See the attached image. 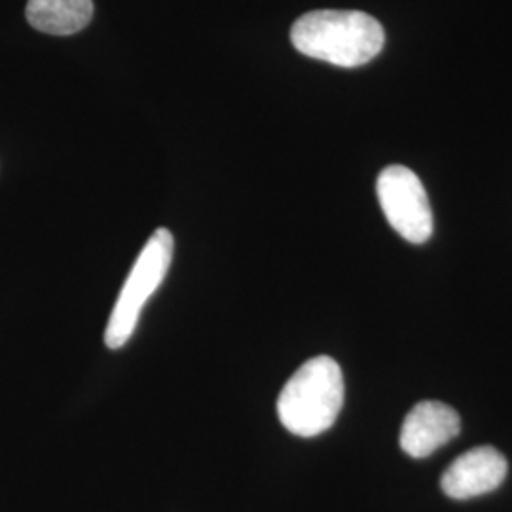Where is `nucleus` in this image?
Wrapping results in <instances>:
<instances>
[{"label": "nucleus", "instance_id": "obj_5", "mask_svg": "<svg viewBox=\"0 0 512 512\" xmlns=\"http://www.w3.org/2000/svg\"><path fill=\"white\" fill-rule=\"evenodd\" d=\"M509 471L505 456L494 446H478L461 454L440 478L442 492L452 499H471L497 490Z\"/></svg>", "mask_w": 512, "mask_h": 512}, {"label": "nucleus", "instance_id": "obj_1", "mask_svg": "<svg viewBox=\"0 0 512 512\" xmlns=\"http://www.w3.org/2000/svg\"><path fill=\"white\" fill-rule=\"evenodd\" d=\"M293 46L300 54L338 67H361L382 52L384 27L355 10H315L294 21Z\"/></svg>", "mask_w": 512, "mask_h": 512}, {"label": "nucleus", "instance_id": "obj_6", "mask_svg": "<svg viewBox=\"0 0 512 512\" xmlns=\"http://www.w3.org/2000/svg\"><path fill=\"white\" fill-rule=\"evenodd\" d=\"M461 431L458 412L439 401H421L404 418L401 448L414 459L429 458Z\"/></svg>", "mask_w": 512, "mask_h": 512}, {"label": "nucleus", "instance_id": "obj_2", "mask_svg": "<svg viewBox=\"0 0 512 512\" xmlns=\"http://www.w3.org/2000/svg\"><path fill=\"white\" fill-rule=\"evenodd\" d=\"M344 374L327 355L300 366L281 389L277 416L283 427L302 439L329 431L344 406Z\"/></svg>", "mask_w": 512, "mask_h": 512}, {"label": "nucleus", "instance_id": "obj_4", "mask_svg": "<svg viewBox=\"0 0 512 512\" xmlns=\"http://www.w3.org/2000/svg\"><path fill=\"white\" fill-rule=\"evenodd\" d=\"M385 219L401 238L425 243L433 234V211L425 186L418 175L404 165H389L376 183Z\"/></svg>", "mask_w": 512, "mask_h": 512}, {"label": "nucleus", "instance_id": "obj_7", "mask_svg": "<svg viewBox=\"0 0 512 512\" xmlns=\"http://www.w3.org/2000/svg\"><path fill=\"white\" fill-rule=\"evenodd\" d=\"M27 21L46 35L65 37L88 27L92 21V0H29Z\"/></svg>", "mask_w": 512, "mask_h": 512}, {"label": "nucleus", "instance_id": "obj_3", "mask_svg": "<svg viewBox=\"0 0 512 512\" xmlns=\"http://www.w3.org/2000/svg\"><path fill=\"white\" fill-rule=\"evenodd\" d=\"M175 241L167 228H158L137 256L126 283L110 313L105 344L109 349L124 348L139 325L141 311L158 291L169 272Z\"/></svg>", "mask_w": 512, "mask_h": 512}]
</instances>
